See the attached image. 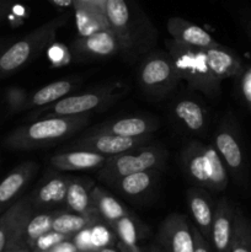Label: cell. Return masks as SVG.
Returning <instances> with one entry per match:
<instances>
[{
	"instance_id": "obj_1",
	"label": "cell",
	"mask_w": 251,
	"mask_h": 252,
	"mask_svg": "<svg viewBox=\"0 0 251 252\" xmlns=\"http://www.w3.org/2000/svg\"><path fill=\"white\" fill-rule=\"evenodd\" d=\"M90 115L56 116L37 118L29 125L20 126L5 137L4 147L11 150H33L52 147L89 125Z\"/></svg>"
},
{
	"instance_id": "obj_2",
	"label": "cell",
	"mask_w": 251,
	"mask_h": 252,
	"mask_svg": "<svg viewBox=\"0 0 251 252\" xmlns=\"http://www.w3.org/2000/svg\"><path fill=\"white\" fill-rule=\"evenodd\" d=\"M103 6L122 56L135 58L152 49L157 41V31L147 17L133 14L127 0H105Z\"/></svg>"
},
{
	"instance_id": "obj_3",
	"label": "cell",
	"mask_w": 251,
	"mask_h": 252,
	"mask_svg": "<svg viewBox=\"0 0 251 252\" xmlns=\"http://www.w3.org/2000/svg\"><path fill=\"white\" fill-rule=\"evenodd\" d=\"M182 169L194 186L220 193L229 184V174L214 145L191 140L180 153Z\"/></svg>"
},
{
	"instance_id": "obj_4",
	"label": "cell",
	"mask_w": 251,
	"mask_h": 252,
	"mask_svg": "<svg viewBox=\"0 0 251 252\" xmlns=\"http://www.w3.org/2000/svg\"><path fill=\"white\" fill-rule=\"evenodd\" d=\"M65 25V17L58 16L34 29L21 39L5 47L0 53V80L9 78L16 71L38 58L39 54L54 42L57 32Z\"/></svg>"
},
{
	"instance_id": "obj_5",
	"label": "cell",
	"mask_w": 251,
	"mask_h": 252,
	"mask_svg": "<svg viewBox=\"0 0 251 252\" xmlns=\"http://www.w3.org/2000/svg\"><path fill=\"white\" fill-rule=\"evenodd\" d=\"M165 44L180 76L189 88L209 98L217 97L220 94L221 81L211 71L202 49L182 46L172 38L166 39Z\"/></svg>"
},
{
	"instance_id": "obj_6",
	"label": "cell",
	"mask_w": 251,
	"mask_h": 252,
	"mask_svg": "<svg viewBox=\"0 0 251 252\" xmlns=\"http://www.w3.org/2000/svg\"><path fill=\"white\" fill-rule=\"evenodd\" d=\"M167 150L161 145H143L128 152L108 157L101 169L97 170V179L107 186L111 182L127 175L147 170H162L166 166Z\"/></svg>"
},
{
	"instance_id": "obj_7",
	"label": "cell",
	"mask_w": 251,
	"mask_h": 252,
	"mask_svg": "<svg viewBox=\"0 0 251 252\" xmlns=\"http://www.w3.org/2000/svg\"><path fill=\"white\" fill-rule=\"evenodd\" d=\"M118 88L117 83H111L96 90L68 95L51 105L36 108L31 113L30 120L56 116L90 115L93 111L103 110L117 102L125 95V91H118Z\"/></svg>"
},
{
	"instance_id": "obj_8",
	"label": "cell",
	"mask_w": 251,
	"mask_h": 252,
	"mask_svg": "<svg viewBox=\"0 0 251 252\" xmlns=\"http://www.w3.org/2000/svg\"><path fill=\"white\" fill-rule=\"evenodd\" d=\"M181 80L167 52H150L144 56L138 71V83L148 97L162 100L177 88Z\"/></svg>"
},
{
	"instance_id": "obj_9",
	"label": "cell",
	"mask_w": 251,
	"mask_h": 252,
	"mask_svg": "<svg viewBox=\"0 0 251 252\" xmlns=\"http://www.w3.org/2000/svg\"><path fill=\"white\" fill-rule=\"evenodd\" d=\"M213 145L223 160L228 174L236 184H243L246 170L245 153L239 128L233 117L226 116L221 120L216 130Z\"/></svg>"
},
{
	"instance_id": "obj_10",
	"label": "cell",
	"mask_w": 251,
	"mask_h": 252,
	"mask_svg": "<svg viewBox=\"0 0 251 252\" xmlns=\"http://www.w3.org/2000/svg\"><path fill=\"white\" fill-rule=\"evenodd\" d=\"M152 138V134L130 138L110 134V133L86 132L81 137L69 142L64 147V149L89 150V152L97 153V154L106 155V157H112V155L128 152V150L134 149V148L148 145Z\"/></svg>"
},
{
	"instance_id": "obj_11",
	"label": "cell",
	"mask_w": 251,
	"mask_h": 252,
	"mask_svg": "<svg viewBox=\"0 0 251 252\" xmlns=\"http://www.w3.org/2000/svg\"><path fill=\"white\" fill-rule=\"evenodd\" d=\"M71 176L49 169L29 194L32 211L47 212L65 209L66 191Z\"/></svg>"
},
{
	"instance_id": "obj_12",
	"label": "cell",
	"mask_w": 251,
	"mask_h": 252,
	"mask_svg": "<svg viewBox=\"0 0 251 252\" xmlns=\"http://www.w3.org/2000/svg\"><path fill=\"white\" fill-rule=\"evenodd\" d=\"M157 244L164 252H193V233L188 219L180 213L167 216L157 231Z\"/></svg>"
},
{
	"instance_id": "obj_13",
	"label": "cell",
	"mask_w": 251,
	"mask_h": 252,
	"mask_svg": "<svg viewBox=\"0 0 251 252\" xmlns=\"http://www.w3.org/2000/svg\"><path fill=\"white\" fill-rule=\"evenodd\" d=\"M32 213L29 194H24L0 214V252H7L19 243Z\"/></svg>"
},
{
	"instance_id": "obj_14",
	"label": "cell",
	"mask_w": 251,
	"mask_h": 252,
	"mask_svg": "<svg viewBox=\"0 0 251 252\" xmlns=\"http://www.w3.org/2000/svg\"><path fill=\"white\" fill-rule=\"evenodd\" d=\"M235 212L236 206L229 201L228 197L220 196L216 202V212L209 239V243L216 252H229L234 236Z\"/></svg>"
},
{
	"instance_id": "obj_15",
	"label": "cell",
	"mask_w": 251,
	"mask_h": 252,
	"mask_svg": "<svg viewBox=\"0 0 251 252\" xmlns=\"http://www.w3.org/2000/svg\"><path fill=\"white\" fill-rule=\"evenodd\" d=\"M38 169V164L34 161L22 162L2 179L0 182V214L24 196Z\"/></svg>"
},
{
	"instance_id": "obj_16",
	"label": "cell",
	"mask_w": 251,
	"mask_h": 252,
	"mask_svg": "<svg viewBox=\"0 0 251 252\" xmlns=\"http://www.w3.org/2000/svg\"><path fill=\"white\" fill-rule=\"evenodd\" d=\"M74 56L83 59H105L120 53V46L112 31H101L79 36L70 43Z\"/></svg>"
},
{
	"instance_id": "obj_17",
	"label": "cell",
	"mask_w": 251,
	"mask_h": 252,
	"mask_svg": "<svg viewBox=\"0 0 251 252\" xmlns=\"http://www.w3.org/2000/svg\"><path fill=\"white\" fill-rule=\"evenodd\" d=\"M186 198L194 226L209 243L212 223L216 212V203L213 202L211 193L203 187L193 186L187 189Z\"/></svg>"
},
{
	"instance_id": "obj_18",
	"label": "cell",
	"mask_w": 251,
	"mask_h": 252,
	"mask_svg": "<svg viewBox=\"0 0 251 252\" xmlns=\"http://www.w3.org/2000/svg\"><path fill=\"white\" fill-rule=\"evenodd\" d=\"M159 128V122L155 118L148 116H130V117L117 118L97 125L90 128L88 132L110 133L121 137L137 138L152 134Z\"/></svg>"
},
{
	"instance_id": "obj_19",
	"label": "cell",
	"mask_w": 251,
	"mask_h": 252,
	"mask_svg": "<svg viewBox=\"0 0 251 252\" xmlns=\"http://www.w3.org/2000/svg\"><path fill=\"white\" fill-rule=\"evenodd\" d=\"M166 29L174 41L189 48L203 51L218 44L206 30L182 17H170L166 22Z\"/></svg>"
},
{
	"instance_id": "obj_20",
	"label": "cell",
	"mask_w": 251,
	"mask_h": 252,
	"mask_svg": "<svg viewBox=\"0 0 251 252\" xmlns=\"http://www.w3.org/2000/svg\"><path fill=\"white\" fill-rule=\"evenodd\" d=\"M108 157L89 150H66L58 153L49 159L51 169L59 172L88 171V170H98L105 165Z\"/></svg>"
},
{
	"instance_id": "obj_21",
	"label": "cell",
	"mask_w": 251,
	"mask_h": 252,
	"mask_svg": "<svg viewBox=\"0 0 251 252\" xmlns=\"http://www.w3.org/2000/svg\"><path fill=\"white\" fill-rule=\"evenodd\" d=\"M103 4L105 2L94 0H73L79 36H88L110 30Z\"/></svg>"
},
{
	"instance_id": "obj_22",
	"label": "cell",
	"mask_w": 251,
	"mask_h": 252,
	"mask_svg": "<svg viewBox=\"0 0 251 252\" xmlns=\"http://www.w3.org/2000/svg\"><path fill=\"white\" fill-rule=\"evenodd\" d=\"M203 53L211 71L220 81L239 78L245 70L240 57L228 47L218 43L211 48L203 49Z\"/></svg>"
},
{
	"instance_id": "obj_23",
	"label": "cell",
	"mask_w": 251,
	"mask_h": 252,
	"mask_svg": "<svg viewBox=\"0 0 251 252\" xmlns=\"http://www.w3.org/2000/svg\"><path fill=\"white\" fill-rule=\"evenodd\" d=\"M171 116L185 130L199 134L207 127V111L199 101L182 97L171 103Z\"/></svg>"
},
{
	"instance_id": "obj_24",
	"label": "cell",
	"mask_w": 251,
	"mask_h": 252,
	"mask_svg": "<svg viewBox=\"0 0 251 252\" xmlns=\"http://www.w3.org/2000/svg\"><path fill=\"white\" fill-rule=\"evenodd\" d=\"M160 170H147L127 175L107 185L111 189L120 193L126 198L134 199L149 193L160 179Z\"/></svg>"
},
{
	"instance_id": "obj_25",
	"label": "cell",
	"mask_w": 251,
	"mask_h": 252,
	"mask_svg": "<svg viewBox=\"0 0 251 252\" xmlns=\"http://www.w3.org/2000/svg\"><path fill=\"white\" fill-rule=\"evenodd\" d=\"M94 181L85 177L71 176L66 191L65 209L78 214H97L91 197V189L94 187ZM98 216V214H97Z\"/></svg>"
},
{
	"instance_id": "obj_26",
	"label": "cell",
	"mask_w": 251,
	"mask_h": 252,
	"mask_svg": "<svg viewBox=\"0 0 251 252\" xmlns=\"http://www.w3.org/2000/svg\"><path fill=\"white\" fill-rule=\"evenodd\" d=\"M91 197H93L98 217L110 226L113 225L118 219L132 213L122 202L118 201L113 194L106 191L102 186L94 185L93 189H91Z\"/></svg>"
},
{
	"instance_id": "obj_27",
	"label": "cell",
	"mask_w": 251,
	"mask_h": 252,
	"mask_svg": "<svg viewBox=\"0 0 251 252\" xmlns=\"http://www.w3.org/2000/svg\"><path fill=\"white\" fill-rule=\"evenodd\" d=\"M121 252H134L140 249L139 240L144 233V226L133 213L118 219L111 225Z\"/></svg>"
},
{
	"instance_id": "obj_28",
	"label": "cell",
	"mask_w": 251,
	"mask_h": 252,
	"mask_svg": "<svg viewBox=\"0 0 251 252\" xmlns=\"http://www.w3.org/2000/svg\"><path fill=\"white\" fill-rule=\"evenodd\" d=\"M78 88V83L75 80H68V79L47 84L43 88L34 91L33 94H30L26 110H31V108L36 110V108L51 105V103L70 95V93H73Z\"/></svg>"
},
{
	"instance_id": "obj_29",
	"label": "cell",
	"mask_w": 251,
	"mask_h": 252,
	"mask_svg": "<svg viewBox=\"0 0 251 252\" xmlns=\"http://www.w3.org/2000/svg\"><path fill=\"white\" fill-rule=\"evenodd\" d=\"M98 221H102V219L97 214L85 216V214L74 213L66 209H61L54 218L52 230L58 231L66 236H73L83 229L89 228Z\"/></svg>"
},
{
	"instance_id": "obj_30",
	"label": "cell",
	"mask_w": 251,
	"mask_h": 252,
	"mask_svg": "<svg viewBox=\"0 0 251 252\" xmlns=\"http://www.w3.org/2000/svg\"><path fill=\"white\" fill-rule=\"evenodd\" d=\"M59 211H61V209L32 213L29 221H27L26 225H25L20 241H22L25 245H27L31 249V246L33 245L34 241H36L39 236H42L43 234L52 230V224H53L54 218H56V216L58 214Z\"/></svg>"
},
{
	"instance_id": "obj_31",
	"label": "cell",
	"mask_w": 251,
	"mask_h": 252,
	"mask_svg": "<svg viewBox=\"0 0 251 252\" xmlns=\"http://www.w3.org/2000/svg\"><path fill=\"white\" fill-rule=\"evenodd\" d=\"M229 252H251V221L240 207H236L234 236Z\"/></svg>"
},
{
	"instance_id": "obj_32",
	"label": "cell",
	"mask_w": 251,
	"mask_h": 252,
	"mask_svg": "<svg viewBox=\"0 0 251 252\" xmlns=\"http://www.w3.org/2000/svg\"><path fill=\"white\" fill-rule=\"evenodd\" d=\"M90 236L91 244L94 249L98 250L101 248L110 245H116L117 244V238L113 233L112 228L105 223V221H98L90 226Z\"/></svg>"
},
{
	"instance_id": "obj_33",
	"label": "cell",
	"mask_w": 251,
	"mask_h": 252,
	"mask_svg": "<svg viewBox=\"0 0 251 252\" xmlns=\"http://www.w3.org/2000/svg\"><path fill=\"white\" fill-rule=\"evenodd\" d=\"M30 94L25 89L19 88V86H11L5 91V103L9 108L10 112H21L26 111L27 101H29Z\"/></svg>"
},
{
	"instance_id": "obj_34",
	"label": "cell",
	"mask_w": 251,
	"mask_h": 252,
	"mask_svg": "<svg viewBox=\"0 0 251 252\" xmlns=\"http://www.w3.org/2000/svg\"><path fill=\"white\" fill-rule=\"evenodd\" d=\"M71 238V236H66L64 234L58 233V231L51 230L48 233L43 234L42 236H39L36 241H34L33 245L31 246L32 252H48L53 246H56L57 244H59L61 241L65 240V239Z\"/></svg>"
},
{
	"instance_id": "obj_35",
	"label": "cell",
	"mask_w": 251,
	"mask_h": 252,
	"mask_svg": "<svg viewBox=\"0 0 251 252\" xmlns=\"http://www.w3.org/2000/svg\"><path fill=\"white\" fill-rule=\"evenodd\" d=\"M71 240L75 244L76 249L80 252H93L95 251L93 244H91V236H90V226L89 228L83 229L75 235L71 236Z\"/></svg>"
},
{
	"instance_id": "obj_36",
	"label": "cell",
	"mask_w": 251,
	"mask_h": 252,
	"mask_svg": "<svg viewBox=\"0 0 251 252\" xmlns=\"http://www.w3.org/2000/svg\"><path fill=\"white\" fill-rule=\"evenodd\" d=\"M239 78H240L241 95H243L249 110L251 111V68L244 70V73Z\"/></svg>"
},
{
	"instance_id": "obj_37",
	"label": "cell",
	"mask_w": 251,
	"mask_h": 252,
	"mask_svg": "<svg viewBox=\"0 0 251 252\" xmlns=\"http://www.w3.org/2000/svg\"><path fill=\"white\" fill-rule=\"evenodd\" d=\"M192 233H193V240H194V250L193 252H211L209 248V243L204 239V236L199 233L198 229L194 226V224H191Z\"/></svg>"
},
{
	"instance_id": "obj_38",
	"label": "cell",
	"mask_w": 251,
	"mask_h": 252,
	"mask_svg": "<svg viewBox=\"0 0 251 252\" xmlns=\"http://www.w3.org/2000/svg\"><path fill=\"white\" fill-rule=\"evenodd\" d=\"M48 252H78V249H76L75 244L73 243L71 238H69L57 244Z\"/></svg>"
},
{
	"instance_id": "obj_39",
	"label": "cell",
	"mask_w": 251,
	"mask_h": 252,
	"mask_svg": "<svg viewBox=\"0 0 251 252\" xmlns=\"http://www.w3.org/2000/svg\"><path fill=\"white\" fill-rule=\"evenodd\" d=\"M10 6H11V1L10 0H0V22L9 14Z\"/></svg>"
},
{
	"instance_id": "obj_40",
	"label": "cell",
	"mask_w": 251,
	"mask_h": 252,
	"mask_svg": "<svg viewBox=\"0 0 251 252\" xmlns=\"http://www.w3.org/2000/svg\"><path fill=\"white\" fill-rule=\"evenodd\" d=\"M7 252H32V251H31V249H30L27 245H25L22 241H19V243H17L14 248L10 249Z\"/></svg>"
},
{
	"instance_id": "obj_41",
	"label": "cell",
	"mask_w": 251,
	"mask_h": 252,
	"mask_svg": "<svg viewBox=\"0 0 251 252\" xmlns=\"http://www.w3.org/2000/svg\"><path fill=\"white\" fill-rule=\"evenodd\" d=\"M48 1L59 7H69L73 5V0H48Z\"/></svg>"
},
{
	"instance_id": "obj_42",
	"label": "cell",
	"mask_w": 251,
	"mask_h": 252,
	"mask_svg": "<svg viewBox=\"0 0 251 252\" xmlns=\"http://www.w3.org/2000/svg\"><path fill=\"white\" fill-rule=\"evenodd\" d=\"M243 29L245 30L246 34L249 36V38L251 39V17H244L243 19Z\"/></svg>"
},
{
	"instance_id": "obj_43",
	"label": "cell",
	"mask_w": 251,
	"mask_h": 252,
	"mask_svg": "<svg viewBox=\"0 0 251 252\" xmlns=\"http://www.w3.org/2000/svg\"><path fill=\"white\" fill-rule=\"evenodd\" d=\"M94 252H121V250L118 249L117 244H116V245H110V246H105V248H101Z\"/></svg>"
},
{
	"instance_id": "obj_44",
	"label": "cell",
	"mask_w": 251,
	"mask_h": 252,
	"mask_svg": "<svg viewBox=\"0 0 251 252\" xmlns=\"http://www.w3.org/2000/svg\"><path fill=\"white\" fill-rule=\"evenodd\" d=\"M149 252H164V250L157 244H154V245H152L149 248Z\"/></svg>"
},
{
	"instance_id": "obj_45",
	"label": "cell",
	"mask_w": 251,
	"mask_h": 252,
	"mask_svg": "<svg viewBox=\"0 0 251 252\" xmlns=\"http://www.w3.org/2000/svg\"><path fill=\"white\" fill-rule=\"evenodd\" d=\"M134 252H149V249H148V250H145L144 248H140L139 250H138V251H134Z\"/></svg>"
},
{
	"instance_id": "obj_46",
	"label": "cell",
	"mask_w": 251,
	"mask_h": 252,
	"mask_svg": "<svg viewBox=\"0 0 251 252\" xmlns=\"http://www.w3.org/2000/svg\"><path fill=\"white\" fill-rule=\"evenodd\" d=\"M5 48V47L4 46H1V44H0V53H1V51H2V49H4Z\"/></svg>"
},
{
	"instance_id": "obj_47",
	"label": "cell",
	"mask_w": 251,
	"mask_h": 252,
	"mask_svg": "<svg viewBox=\"0 0 251 252\" xmlns=\"http://www.w3.org/2000/svg\"><path fill=\"white\" fill-rule=\"evenodd\" d=\"M78 252H80V251H78ZM93 252H94V251H93Z\"/></svg>"
}]
</instances>
